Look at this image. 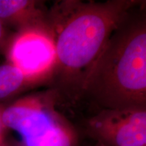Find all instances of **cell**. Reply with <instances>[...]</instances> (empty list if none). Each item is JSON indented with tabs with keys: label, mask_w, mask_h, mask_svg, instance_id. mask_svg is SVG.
Here are the masks:
<instances>
[{
	"label": "cell",
	"mask_w": 146,
	"mask_h": 146,
	"mask_svg": "<svg viewBox=\"0 0 146 146\" xmlns=\"http://www.w3.org/2000/svg\"><path fill=\"white\" fill-rule=\"evenodd\" d=\"M137 0L57 1L48 10L56 64L49 83L58 102L82 99L89 72L113 32L139 6Z\"/></svg>",
	"instance_id": "obj_1"
},
{
	"label": "cell",
	"mask_w": 146,
	"mask_h": 146,
	"mask_svg": "<svg viewBox=\"0 0 146 146\" xmlns=\"http://www.w3.org/2000/svg\"><path fill=\"white\" fill-rule=\"evenodd\" d=\"M83 98L99 110L146 108V20L143 9L133 10L113 32L89 72Z\"/></svg>",
	"instance_id": "obj_2"
},
{
	"label": "cell",
	"mask_w": 146,
	"mask_h": 146,
	"mask_svg": "<svg viewBox=\"0 0 146 146\" xmlns=\"http://www.w3.org/2000/svg\"><path fill=\"white\" fill-rule=\"evenodd\" d=\"M57 103L52 90L23 97L0 110L1 125L21 135V146H76L74 131L54 108Z\"/></svg>",
	"instance_id": "obj_3"
},
{
	"label": "cell",
	"mask_w": 146,
	"mask_h": 146,
	"mask_svg": "<svg viewBox=\"0 0 146 146\" xmlns=\"http://www.w3.org/2000/svg\"><path fill=\"white\" fill-rule=\"evenodd\" d=\"M12 64L35 83L48 81L56 64V50L49 25L14 33L5 51Z\"/></svg>",
	"instance_id": "obj_4"
},
{
	"label": "cell",
	"mask_w": 146,
	"mask_h": 146,
	"mask_svg": "<svg viewBox=\"0 0 146 146\" xmlns=\"http://www.w3.org/2000/svg\"><path fill=\"white\" fill-rule=\"evenodd\" d=\"M85 127L99 146L145 145L146 108L100 109Z\"/></svg>",
	"instance_id": "obj_5"
},
{
	"label": "cell",
	"mask_w": 146,
	"mask_h": 146,
	"mask_svg": "<svg viewBox=\"0 0 146 146\" xmlns=\"http://www.w3.org/2000/svg\"><path fill=\"white\" fill-rule=\"evenodd\" d=\"M0 21L16 31L31 27L48 26V10L40 1L0 0Z\"/></svg>",
	"instance_id": "obj_6"
},
{
	"label": "cell",
	"mask_w": 146,
	"mask_h": 146,
	"mask_svg": "<svg viewBox=\"0 0 146 146\" xmlns=\"http://www.w3.org/2000/svg\"><path fill=\"white\" fill-rule=\"evenodd\" d=\"M35 85L12 64L6 62L0 65V102L10 100Z\"/></svg>",
	"instance_id": "obj_7"
},
{
	"label": "cell",
	"mask_w": 146,
	"mask_h": 146,
	"mask_svg": "<svg viewBox=\"0 0 146 146\" xmlns=\"http://www.w3.org/2000/svg\"><path fill=\"white\" fill-rule=\"evenodd\" d=\"M14 33L11 32L10 29L7 28L2 23V22L0 21V53H5L9 42Z\"/></svg>",
	"instance_id": "obj_8"
},
{
	"label": "cell",
	"mask_w": 146,
	"mask_h": 146,
	"mask_svg": "<svg viewBox=\"0 0 146 146\" xmlns=\"http://www.w3.org/2000/svg\"><path fill=\"white\" fill-rule=\"evenodd\" d=\"M0 146H21L19 142L15 140H3L2 143H0Z\"/></svg>",
	"instance_id": "obj_9"
},
{
	"label": "cell",
	"mask_w": 146,
	"mask_h": 146,
	"mask_svg": "<svg viewBox=\"0 0 146 146\" xmlns=\"http://www.w3.org/2000/svg\"><path fill=\"white\" fill-rule=\"evenodd\" d=\"M3 127L2 125H1V119H0V143H2L3 140H4V137H3Z\"/></svg>",
	"instance_id": "obj_10"
},
{
	"label": "cell",
	"mask_w": 146,
	"mask_h": 146,
	"mask_svg": "<svg viewBox=\"0 0 146 146\" xmlns=\"http://www.w3.org/2000/svg\"><path fill=\"white\" fill-rule=\"evenodd\" d=\"M143 146H146V145H143Z\"/></svg>",
	"instance_id": "obj_11"
}]
</instances>
